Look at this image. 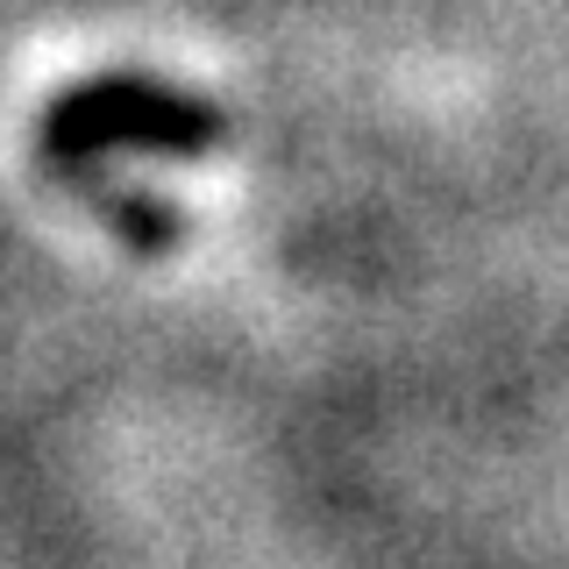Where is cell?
<instances>
[{
    "label": "cell",
    "instance_id": "1",
    "mask_svg": "<svg viewBox=\"0 0 569 569\" xmlns=\"http://www.w3.org/2000/svg\"><path fill=\"white\" fill-rule=\"evenodd\" d=\"M213 150L221 142V114L192 93H171V86L150 79H93L79 93H64L43 114V157L64 164L71 178H86L107 150Z\"/></svg>",
    "mask_w": 569,
    "mask_h": 569
}]
</instances>
